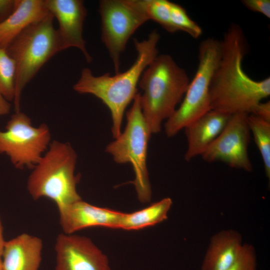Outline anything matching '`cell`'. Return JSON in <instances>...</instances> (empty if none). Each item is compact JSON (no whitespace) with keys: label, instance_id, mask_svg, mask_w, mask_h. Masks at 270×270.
Wrapping results in <instances>:
<instances>
[{"label":"cell","instance_id":"3","mask_svg":"<svg viewBox=\"0 0 270 270\" xmlns=\"http://www.w3.org/2000/svg\"><path fill=\"white\" fill-rule=\"evenodd\" d=\"M190 82L186 71L169 54L158 55L144 70L138 86L142 113L151 134L160 132L174 113Z\"/></svg>","mask_w":270,"mask_h":270},{"label":"cell","instance_id":"11","mask_svg":"<svg viewBox=\"0 0 270 270\" xmlns=\"http://www.w3.org/2000/svg\"><path fill=\"white\" fill-rule=\"evenodd\" d=\"M54 250L55 270H112L108 256L85 236L62 232Z\"/></svg>","mask_w":270,"mask_h":270},{"label":"cell","instance_id":"9","mask_svg":"<svg viewBox=\"0 0 270 270\" xmlns=\"http://www.w3.org/2000/svg\"><path fill=\"white\" fill-rule=\"evenodd\" d=\"M98 12L102 40L118 74L120 72V56L128 40L148 20L138 0H101Z\"/></svg>","mask_w":270,"mask_h":270},{"label":"cell","instance_id":"2","mask_svg":"<svg viewBox=\"0 0 270 270\" xmlns=\"http://www.w3.org/2000/svg\"><path fill=\"white\" fill-rule=\"evenodd\" d=\"M160 34L152 30L146 40L134 39L137 56L133 64L126 71L111 76L106 73L95 76L88 68H84L74 85L80 94H90L100 100L110 110L112 120L114 138L121 134L122 124L126 107L138 93L137 86L144 70L158 55L157 48Z\"/></svg>","mask_w":270,"mask_h":270},{"label":"cell","instance_id":"20","mask_svg":"<svg viewBox=\"0 0 270 270\" xmlns=\"http://www.w3.org/2000/svg\"><path fill=\"white\" fill-rule=\"evenodd\" d=\"M138 2L148 20L155 22L170 33L176 32L170 22L172 2L168 0H138Z\"/></svg>","mask_w":270,"mask_h":270},{"label":"cell","instance_id":"18","mask_svg":"<svg viewBox=\"0 0 270 270\" xmlns=\"http://www.w3.org/2000/svg\"><path fill=\"white\" fill-rule=\"evenodd\" d=\"M172 204V200L168 197L142 210L122 213L118 228L138 230L160 223L167 219Z\"/></svg>","mask_w":270,"mask_h":270},{"label":"cell","instance_id":"27","mask_svg":"<svg viewBox=\"0 0 270 270\" xmlns=\"http://www.w3.org/2000/svg\"><path fill=\"white\" fill-rule=\"evenodd\" d=\"M11 104L0 94V117L8 114L10 111Z\"/></svg>","mask_w":270,"mask_h":270},{"label":"cell","instance_id":"28","mask_svg":"<svg viewBox=\"0 0 270 270\" xmlns=\"http://www.w3.org/2000/svg\"><path fill=\"white\" fill-rule=\"evenodd\" d=\"M6 241L3 235V226L0 216V258H1Z\"/></svg>","mask_w":270,"mask_h":270},{"label":"cell","instance_id":"16","mask_svg":"<svg viewBox=\"0 0 270 270\" xmlns=\"http://www.w3.org/2000/svg\"><path fill=\"white\" fill-rule=\"evenodd\" d=\"M48 14L44 0H18L13 12L0 24V48L6 49L24 29Z\"/></svg>","mask_w":270,"mask_h":270},{"label":"cell","instance_id":"26","mask_svg":"<svg viewBox=\"0 0 270 270\" xmlns=\"http://www.w3.org/2000/svg\"><path fill=\"white\" fill-rule=\"evenodd\" d=\"M252 114L258 118L270 122V102H260L255 107Z\"/></svg>","mask_w":270,"mask_h":270},{"label":"cell","instance_id":"12","mask_svg":"<svg viewBox=\"0 0 270 270\" xmlns=\"http://www.w3.org/2000/svg\"><path fill=\"white\" fill-rule=\"evenodd\" d=\"M46 6L59 24L56 29L61 51L76 48L83 54L88 62L92 57L86 48L83 36L87 10L82 0H44Z\"/></svg>","mask_w":270,"mask_h":270},{"label":"cell","instance_id":"4","mask_svg":"<svg viewBox=\"0 0 270 270\" xmlns=\"http://www.w3.org/2000/svg\"><path fill=\"white\" fill-rule=\"evenodd\" d=\"M77 154L68 142L53 140L32 169L26 184L34 200L46 198L58 210L82 200L76 186L80 176L75 174Z\"/></svg>","mask_w":270,"mask_h":270},{"label":"cell","instance_id":"1","mask_svg":"<svg viewBox=\"0 0 270 270\" xmlns=\"http://www.w3.org/2000/svg\"><path fill=\"white\" fill-rule=\"evenodd\" d=\"M220 42V59L210 88L211 110L229 115L252 114L256 106L270 95V78L256 80L243 70L248 44L240 26L230 24Z\"/></svg>","mask_w":270,"mask_h":270},{"label":"cell","instance_id":"17","mask_svg":"<svg viewBox=\"0 0 270 270\" xmlns=\"http://www.w3.org/2000/svg\"><path fill=\"white\" fill-rule=\"evenodd\" d=\"M243 244L238 231H220L211 238L203 259L201 270H226L237 257Z\"/></svg>","mask_w":270,"mask_h":270},{"label":"cell","instance_id":"24","mask_svg":"<svg viewBox=\"0 0 270 270\" xmlns=\"http://www.w3.org/2000/svg\"><path fill=\"white\" fill-rule=\"evenodd\" d=\"M241 2L248 10L260 13L266 18H270V0H242Z\"/></svg>","mask_w":270,"mask_h":270},{"label":"cell","instance_id":"19","mask_svg":"<svg viewBox=\"0 0 270 270\" xmlns=\"http://www.w3.org/2000/svg\"><path fill=\"white\" fill-rule=\"evenodd\" d=\"M248 122L263 161L266 176L270 179V122L250 114Z\"/></svg>","mask_w":270,"mask_h":270},{"label":"cell","instance_id":"22","mask_svg":"<svg viewBox=\"0 0 270 270\" xmlns=\"http://www.w3.org/2000/svg\"><path fill=\"white\" fill-rule=\"evenodd\" d=\"M170 22L176 32L182 31L194 38L202 34L201 27L188 16L186 10L180 5L171 2Z\"/></svg>","mask_w":270,"mask_h":270},{"label":"cell","instance_id":"5","mask_svg":"<svg viewBox=\"0 0 270 270\" xmlns=\"http://www.w3.org/2000/svg\"><path fill=\"white\" fill-rule=\"evenodd\" d=\"M54 18L49 12L24 29L6 48L16 64L13 101L16 112L20 111L22 94L26 85L48 61L61 51Z\"/></svg>","mask_w":270,"mask_h":270},{"label":"cell","instance_id":"8","mask_svg":"<svg viewBox=\"0 0 270 270\" xmlns=\"http://www.w3.org/2000/svg\"><path fill=\"white\" fill-rule=\"evenodd\" d=\"M50 140L46 124L34 127L26 114L16 112L8 122L6 130H0V153L8 156L17 168L32 169L48 149Z\"/></svg>","mask_w":270,"mask_h":270},{"label":"cell","instance_id":"29","mask_svg":"<svg viewBox=\"0 0 270 270\" xmlns=\"http://www.w3.org/2000/svg\"><path fill=\"white\" fill-rule=\"evenodd\" d=\"M0 270H2L1 258H0Z\"/></svg>","mask_w":270,"mask_h":270},{"label":"cell","instance_id":"13","mask_svg":"<svg viewBox=\"0 0 270 270\" xmlns=\"http://www.w3.org/2000/svg\"><path fill=\"white\" fill-rule=\"evenodd\" d=\"M60 224L66 234L102 226L118 228L123 212L92 205L82 199L58 210Z\"/></svg>","mask_w":270,"mask_h":270},{"label":"cell","instance_id":"14","mask_svg":"<svg viewBox=\"0 0 270 270\" xmlns=\"http://www.w3.org/2000/svg\"><path fill=\"white\" fill-rule=\"evenodd\" d=\"M231 115L210 110L185 128L188 146L184 159L201 154L220 134Z\"/></svg>","mask_w":270,"mask_h":270},{"label":"cell","instance_id":"7","mask_svg":"<svg viewBox=\"0 0 270 270\" xmlns=\"http://www.w3.org/2000/svg\"><path fill=\"white\" fill-rule=\"evenodd\" d=\"M126 118L124 132L106 146L105 151L116 163L132 166L134 173L132 184L138 200L146 203L150 200L152 194L146 164L148 142L152 134L142 113L140 93L126 112Z\"/></svg>","mask_w":270,"mask_h":270},{"label":"cell","instance_id":"23","mask_svg":"<svg viewBox=\"0 0 270 270\" xmlns=\"http://www.w3.org/2000/svg\"><path fill=\"white\" fill-rule=\"evenodd\" d=\"M256 252L252 244H243L234 262L226 270H256Z\"/></svg>","mask_w":270,"mask_h":270},{"label":"cell","instance_id":"10","mask_svg":"<svg viewBox=\"0 0 270 270\" xmlns=\"http://www.w3.org/2000/svg\"><path fill=\"white\" fill-rule=\"evenodd\" d=\"M248 114L231 115L220 134L201 154L208 162H222L230 166L250 172L252 166L248 153L250 141Z\"/></svg>","mask_w":270,"mask_h":270},{"label":"cell","instance_id":"25","mask_svg":"<svg viewBox=\"0 0 270 270\" xmlns=\"http://www.w3.org/2000/svg\"><path fill=\"white\" fill-rule=\"evenodd\" d=\"M17 2L18 0H0V24L13 12Z\"/></svg>","mask_w":270,"mask_h":270},{"label":"cell","instance_id":"15","mask_svg":"<svg viewBox=\"0 0 270 270\" xmlns=\"http://www.w3.org/2000/svg\"><path fill=\"white\" fill-rule=\"evenodd\" d=\"M42 240L23 233L6 241L1 256L2 270H39Z\"/></svg>","mask_w":270,"mask_h":270},{"label":"cell","instance_id":"6","mask_svg":"<svg viewBox=\"0 0 270 270\" xmlns=\"http://www.w3.org/2000/svg\"><path fill=\"white\" fill-rule=\"evenodd\" d=\"M222 53L220 40L208 38L201 42L198 50V66L178 108L164 124L168 137L180 131L211 110L210 88Z\"/></svg>","mask_w":270,"mask_h":270},{"label":"cell","instance_id":"21","mask_svg":"<svg viewBox=\"0 0 270 270\" xmlns=\"http://www.w3.org/2000/svg\"><path fill=\"white\" fill-rule=\"evenodd\" d=\"M16 76L14 60L6 49L0 48V94L9 102L14 98Z\"/></svg>","mask_w":270,"mask_h":270}]
</instances>
